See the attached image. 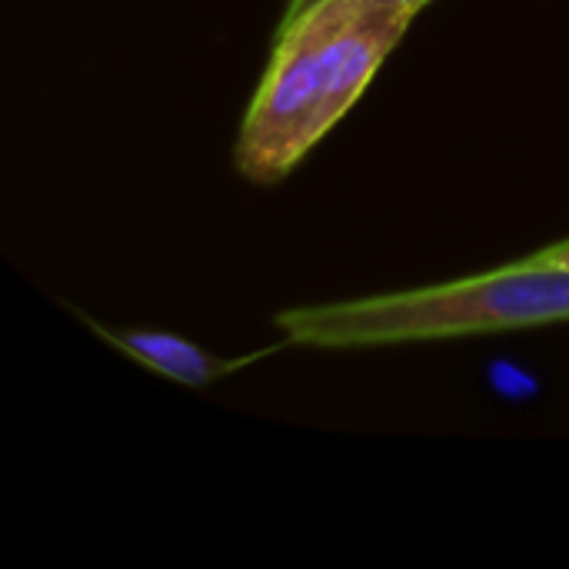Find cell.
I'll list each match as a JSON object with an SVG mask.
<instances>
[{
  "label": "cell",
  "instance_id": "4",
  "mask_svg": "<svg viewBox=\"0 0 569 569\" xmlns=\"http://www.w3.org/2000/svg\"><path fill=\"white\" fill-rule=\"evenodd\" d=\"M547 260H560V263H569V237L567 240H560V243H550V247H543L540 250Z\"/></svg>",
  "mask_w": 569,
  "mask_h": 569
},
{
  "label": "cell",
  "instance_id": "2",
  "mask_svg": "<svg viewBox=\"0 0 569 569\" xmlns=\"http://www.w3.org/2000/svg\"><path fill=\"white\" fill-rule=\"evenodd\" d=\"M567 320L569 263L547 260L540 250L490 273L360 300L310 303L273 317L287 343L320 350L453 340Z\"/></svg>",
  "mask_w": 569,
  "mask_h": 569
},
{
  "label": "cell",
  "instance_id": "5",
  "mask_svg": "<svg viewBox=\"0 0 569 569\" xmlns=\"http://www.w3.org/2000/svg\"><path fill=\"white\" fill-rule=\"evenodd\" d=\"M300 3H307V0H287V7H300ZM393 3H403V7H410V10H417V13H420L430 0H393Z\"/></svg>",
  "mask_w": 569,
  "mask_h": 569
},
{
  "label": "cell",
  "instance_id": "3",
  "mask_svg": "<svg viewBox=\"0 0 569 569\" xmlns=\"http://www.w3.org/2000/svg\"><path fill=\"white\" fill-rule=\"evenodd\" d=\"M87 327L103 340L110 343L113 350H120L127 360L147 367L150 373L163 377V380H173L180 387H193V390H203V387H213L220 383L223 377L243 370L250 360L257 357H243V360H233V357H220V353H210L203 350L200 343L173 333V330H147V327H107V323H97V320H87Z\"/></svg>",
  "mask_w": 569,
  "mask_h": 569
},
{
  "label": "cell",
  "instance_id": "1",
  "mask_svg": "<svg viewBox=\"0 0 569 569\" xmlns=\"http://www.w3.org/2000/svg\"><path fill=\"white\" fill-rule=\"evenodd\" d=\"M417 10L393 0H307L287 7L270 63L243 113L233 163L270 187L353 110Z\"/></svg>",
  "mask_w": 569,
  "mask_h": 569
}]
</instances>
